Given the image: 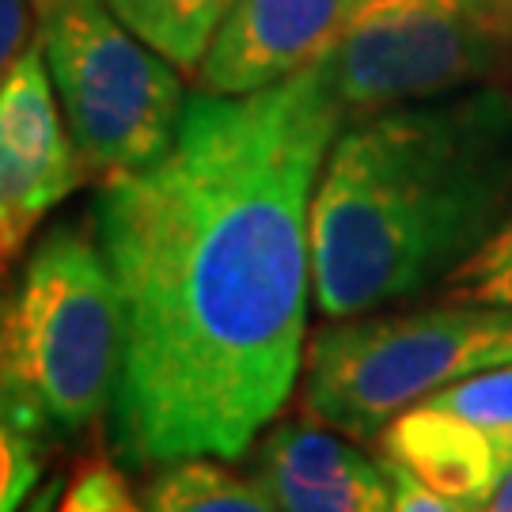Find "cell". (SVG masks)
Returning <instances> with one entry per match:
<instances>
[{
    "instance_id": "1",
    "label": "cell",
    "mask_w": 512,
    "mask_h": 512,
    "mask_svg": "<svg viewBox=\"0 0 512 512\" xmlns=\"http://www.w3.org/2000/svg\"><path fill=\"white\" fill-rule=\"evenodd\" d=\"M346 110L319 65L186 99L160 160L107 175L95 239L122 300L110 406L126 471L239 459L293 399L311 296V194Z\"/></svg>"
},
{
    "instance_id": "2",
    "label": "cell",
    "mask_w": 512,
    "mask_h": 512,
    "mask_svg": "<svg viewBox=\"0 0 512 512\" xmlns=\"http://www.w3.org/2000/svg\"><path fill=\"white\" fill-rule=\"evenodd\" d=\"M512 217V88L475 84L346 118L311 194L327 319L429 293Z\"/></svg>"
},
{
    "instance_id": "3",
    "label": "cell",
    "mask_w": 512,
    "mask_h": 512,
    "mask_svg": "<svg viewBox=\"0 0 512 512\" xmlns=\"http://www.w3.org/2000/svg\"><path fill=\"white\" fill-rule=\"evenodd\" d=\"M512 361V308L452 300L330 319L304 349V410L353 440L471 372Z\"/></svg>"
},
{
    "instance_id": "4",
    "label": "cell",
    "mask_w": 512,
    "mask_h": 512,
    "mask_svg": "<svg viewBox=\"0 0 512 512\" xmlns=\"http://www.w3.org/2000/svg\"><path fill=\"white\" fill-rule=\"evenodd\" d=\"M38 42L88 175L160 160L186 110L183 80L107 0H38Z\"/></svg>"
},
{
    "instance_id": "5",
    "label": "cell",
    "mask_w": 512,
    "mask_h": 512,
    "mask_svg": "<svg viewBox=\"0 0 512 512\" xmlns=\"http://www.w3.org/2000/svg\"><path fill=\"white\" fill-rule=\"evenodd\" d=\"M23 368L54 421L76 437L110 418L122 376V300L95 228H50L12 281Z\"/></svg>"
},
{
    "instance_id": "6",
    "label": "cell",
    "mask_w": 512,
    "mask_h": 512,
    "mask_svg": "<svg viewBox=\"0 0 512 512\" xmlns=\"http://www.w3.org/2000/svg\"><path fill=\"white\" fill-rule=\"evenodd\" d=\"M319 69L346 118L512 69V0H365Z\"/></svg>"
},
{
    "instance_id": "7",
    "label": "cell",
    "mask_w": 512,
    "mask_h": 512,
    "mask_svg": "<svg viewBox=\"0 0 512 512\" xmlns=\"http://www.w3.org/2000/svg\"><path fill=\"white\" fill-rule=\"evenodd\" d=\"M84 179L88 167L54 99L42 42H31L0 84V270Z\"/></svg>"
},
{
    "instance_id": "8",
    "label": "cell",
    "mask_w": 512,
    "mask_h": 512,
    "mask_svg": "<svg viewBox=\"0 0 512 512\" xmlns=\"http://www.w3.org/2000/svg\"><path fill=\"white\" fill-rule=\"evenodd\" d=\"M365 0H236L205 50V92L243 95L319 65Z\"/></svg>"
},
{
    "instance_id": "9",
    "label": "cell",
    "mask_w": 512,
    "mask_h": 512,
    "mask_svg": "<svg viewBox=\"0 0 512 512\" xmlns=\"http://www.w3.org/2000/svg\"><path fill=\"white\" fill-rule=\"evenodd\" d=\"M274 509L285 512H384L391 486L380 459H368L353 437L319 421H285L255 452V475Z\"/></svg>"
},
{
    "instance_id": "10",
    "label": "cell",
    "mask_w": 512,
    "mask_h": 512,
    "mask_svg": "<svg viewBox=\"0 0 512 512\" xmlns=\"http://www.w3.org/2000/svg\"><path fill=\"white\" fill-rule=\"evenodd\" d=\"M380 456L414 471L456 512L486 509L505 478L486 433L437 403H418L387 421L380 429Z\"/></svg>"
},
{
    "instance_id": "11",
    "label": "cell",
    "mask_w": 512,
    "mask_h": 512,
    "mask_svg": "<svg viewBox=\"0 0 512 512\" xmlns=\"http://www.w3.org/2000/svg\"><path fill=\"white\" fill-rule=\"evenodd\" d=\"M57 429L23 368L12 330V281L0 270V512L38 490L54 456Z\"/></svg>"
},
{
    "instance_id": "12",
    "label": "cell",
    "mask_w": 512,
    "mask_h": 512,
    "mask_svg": "<svg viewBox=\"0 0 512 512\" xmlns=\"http://www.w3.org/2000/svg\"><path fill=\"white\" fill-rule=\"evenodd\" d=\"M141 509L152 512H270V497L255 478H239L220 456H183L152 467L141 490Z\"/></svg>"
},
{
    "instance_id": "13",
    "label": "cell",
    "mask_w": 512,
    "mask_h": 512,
    "mask_svg": "<svg viewBox=\"0 0 512 512\" xmlns=\"http://www.w3.org/2000/svg\"><path fill=\"white\" fill-rule=\"evenodd\" d=\"M110 12L179 73H198L209 42L236 0H107Z\"/></svg>"
},
{
    "instance_id": "14",
    "label": "cell",
    "mask_w": 512,
    "mask_h": 512,
    "mask_svg": "<svg viewBox=\"0 0 512 512\" xmlns=\"http://www.w3.org/2000/svg\"><path fill=\"white\" fill-rule=\"evenodd\" d=\"M425 403L444 406V410H452L459 418H467L475 429H482L486 440L494 444L505 475H509L512 471V361L509 365L471 372V376H463L456 384L433 391Z\"/></svg>"
},
{
    "instance_id": "15",
    "label": "cell",
    "mask_w": 512,
    "mask_h": 512,
    "mask_svg": "<svg viewBox=\"0 0 512 512\" xmlns=\"http://www.w3.org/2000/svg\"><path fill=\"white\" fill-rule=\"evenodd\" d=\"M440 289L452 300H475V304L512 308V217Z\"/></svg>"
},
{
    "instance_id": "16",
    "label": "cell",
    "mask_w": 512,
    "mask_h": 512,
    "mask_svg": "<svg viewBox=\"0 0 512 512\" xmlns=\"http://www.w3.org/2000/svg\"><path fill=\"white\" fill-rule=\"evenodd\" d=\"M126 467L118 459H88L76 467L69 486L61 490V509L65 512H133L141 501H133Z\"/></svg>"
},
{
    "instance_id": "17",
    "label": "cell",
    "mask_w": 512,
    "mask_h": 512,
    "mask_svg": "<svg viewBox=\"0 0 512 512\" xmlns=\"http://www.w3.org/2000/svg\"><path fill=\"white\" fill-rule=\"evenodd\" d=\"M35 23V0H0V84L8 80L19 54L31 46Z\"/></svg>"
},
{
    "instance_id": "18",
    "label": "cell",
    "mask_w": 512,
    "mask_h": 512,
    "mask_svg": "<svg viewBox=\"0 0 512 512\" xmlns=\"http://www.w3.org/2000/svg\"><path fill=\"white\" fill-rule=\"evenodd\" d=\"M387 471V486H391V509L395 512H456L452 501H444L437 490H429L414 471H406L403 463L380 456Z\"/></svg>"
},
{
    "instance_id": "19",
    "label": "cell",
    "mask_w": 512,
    "mask_h": 512,
    "mask_svg": "<svg viewBox=\"0 0 512 512\" xmlns=\"http://www.w3.org/2000/svg\"><path fill=\"white\" fill-rule=\"evenodd\" d=\"M486 509H494V512H512V471L501 482H497V490L494 497H490V505Z\"/></svg>"
},
{
    "instance_id": "20",
    "label": "cell",
    "mask_w": 512,
    "mask_h": 512,
    "mask_svg": "<svg viewBox=\"0 0 512 512\" xmlns=\"http://www.w3.org/2000/svg\"><path fill=\"white\" fill-rule=\"evenodd\" d=\"M35 4H38V0H35Z\"/></svg>"
}]
</instances>
